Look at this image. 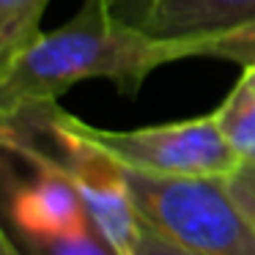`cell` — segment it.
<instances>
[{"label":"cell","instance_id":"1","mask_svg":"<svg viewBox=\"0 0 255 255\" xmlns=\"http://www.w3.org/2000/svg\"><path fill=\"white\" fill-rule=\"evenodd\" d=\"M184 58H217V47L206 39H162L83 0L66 25L41 33L0 69V113L58 102L85 80H110L121 96L134 99L154 69Z\"/></svg>","mask_w":255,"mask_h":255},{"label":"cell","instance_id":"2","mask_svg":"<svg viewBox=\"0 0 255 255\" xmlns=\"http://www.w3.org/2000/svg\"><path fill=\"white\" fill-rule=\"evenodd\" d=\"M132 203L151 228L198 255H255V228L225 178L151 176L124 167Z\"/></svg>","mask_w":255,"mask_h":255},{"label":"cell","instance_id":"3","mask_svg":"<svg viewBox=\"0 0 255 255\" xmlns=\"http://www.w3.org/2000/svg\"><path fill=\"white\" fill-rule=\"evenodd\" d=\"M69 124L127 170L151 176L225 178L242 165L222 137L214 113L143 129H99L72 113Z\"/></svg>","mask_w":255,"mask_h":255},{"label":"cell","instance_id":"4","mask_svg":"<svg viewBox=\"0 0 255 255\" xmlns=\"http://www.w3.org/2000/svg\"><path fill=\"white\" fill-rule=\"evenodd\" d=\"M30 176H14L6 165V206L3 222L36 233H72L91 222L72 178L52 165L25 162Z\"/></svg>","mask_w":255,"mask_h":255},{"label":"cell","instance_id":"5","mask_svg":"<svg viewBox=\"0 0 255 255\" xmlns=\"http://www.w3.org/2000/svg\"><path fill=\"white\" fill-rule=\"evenodd\" d=\"M145 30L162 39H206L225 52V41L255 30V0H154Z\"/></svg>","mask_w":255,"mask_h":255},{"label":"cell","instance_id":"6","mask_svg":"<svg viewBox=\"0 0 255 255\" xmlns=\"http://www.w3.org/2000/svg\"><path fill=\"white\" fill-rule=\"evenodd\" d=\"M0 247L8 255H118V250L96 231L94 222H85L72 233H36L3 222Z\"/></svg>","mask_w":255,"mask_h":255},{"label":"cell","instance_id":"7","mask_svg":"<svg viewBox=\"0 0 255 255\" xmlns=\"http://www.w3.org/2000/svg\"><path fill=\"white\" fill-rule=\"evenodd\" d=\"M214 118L233 154L242 162H255V66H242Z\"/></svg>","mask_w":255,"mask_h":255},{"label":"cell","instance_id":"8","mask_svg":"<svg viewBox=\"0 0 255 255\" xmlns=\"http://www.w3.org/2000/svg\"><path fill=\"white\" fill-rule=\"evenodd\" d=\"M47 6L50 0H0V69L44 33L41 19Z\"/></svg>","mask_w":255,"mask_h":255},{"label":"cell","instance_id":"9","mask_svg":"<svg viewBox=\"0 0 255 255\" xmlns=\"http://www.w3.org/2000/svg\"><path fill=\"white\" fill-rule=\"evenodd\" d=\"M225 187L255 228V162H242L231 176H225Z\"/></svg>","mask_w":255,"mask_h":255},{"label":"cell","instance_id":"10","mask_svg":"<svg viewBox=\"0 0 255 255\" xmlns=\"http://www.w3.org/2000/svg\"><path fill=\"white\" fill-rule=\"evenodd\" d=\"M137 255H198V253H192V250H187V247H181V244L170 242L167 236H162L156 228H151L148 222L140 217Z\"/></svg>","mask_w":255,"mask_h":255},{"label":"cell","instance_id":"11","mask_svg":"<svg viewBox=\"0 0 255 255\" xmlns=\"http://www.w3.org/2000/svg\"><path fill=\"white\" fill-rule=\"evenodd\" d=\"M94 3H99L110 17L137 25V28H145V19H148L151 6H154V0H94Z\"/></svg>","mask_w":255,"mask_h":255},{"label":"cell","instance_id":"12","mask_svg":"<svg viewBox=\"0 0 255 255\" xmlns=\"http://www.w3.org/2000/svg\"><path fill=\"white\" fill-rule=\"evenodd\" d=\"M222 61H233L239 66H255V30L242 33L236 39H228Z\"/></svg>","mask_w":255,"mask_h":255}]
</instances>
